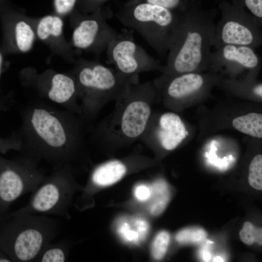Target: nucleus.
I'll use <instances>...</instances> for the list:
<instances>
[{
	"label": "nucleus",
	"mask_w": 262,
	"mask_h": 262,
	"mask_svg": "<svg viewBox=\"0 0 262 262\" xmlns=\"http://www.w3.org/2000/svg\"><path fill=\"white\" fill-rule=\"evenodd\" d=\"M21 124L15 131L22 155L46 162L53 169L70 165L85 148L88 124L81 115L34 100L20 110Z\"/></svg>",
	"instance_id": "f257e3e1"
},
{
	"label": "nucleus",
	"mask_w": 262,
	"mask_h": 262,
	"mask_svg": "<svg viewBox=\"0 0 262 262\" xmlns=\"http://www.w3.org/2000/svg\"><path fill=\"white\" fill-rule=\"evenodd\" d=\"M217 11L190 0L169 49L164 67L169 75L197 72L208 66L215 36Z\"/></svg>",
	"instance_id": "f03ea898"
},
{
	"label": "nucleus",
	"mask_w": 262,
	"mask_h": 262,
	"mask_svg": "<svg viewBox=\"0 0 262 262\" xmlns=\"http://www.w3.org/2000/svg\"><path fill=\"white\" fill-rule=\"evenodd\" d=\"M71 70L76 82L81 115L88 124L94 120L103 106L123 97L138 75L128 76L96 61L76 59Z\"/></svg>",
	"instance_id": "7ed1b4c3"
},
{
	"label": "nucleus",
	"mask_w": 262,
	"mask_h": 262,
	"mask_svg": "<svg viewBox=\"0 0 262 262\" xmlns=\"http://www.w3.org/2000/svg\"><path fill=\"white\" fill-rule=\"evenodd\" d=\"M155 87L150 82L138 83L115 102L113 113L92 134L99 144L126 145L140 139L150 120V99Z\"/></svg>",
	"instance_id": "20e7f679"
},
{
	"label": "nucleus",
	"mask_w": 262,
	"mask_h": 262,
	"mask_svg": "<svg viewBox=\"0 0 262 262\" xmlns=\"http://www.w3.org/2000/svg\"><path fill=\"white\" fill-rule=\"evenodd\" d=\"M182 13L147 2L123 7L115 14L125 26L139 33L161 57L168 52Z\"/></svg>",
	"instance_id": "39448f33"
},
{
	"label": "nucleus",
	"mask_w": 262,
	"mask_h": 262,
	"mask_svg": "<svg viewBox=\"0 0 262 262\" xmlns=\"http://www.w3.org/2000/svg\"><path fill=\"white\" fill-rule=\"evenodd\" d=\"M8 233V252L13 261L35 262L44 246L58 233L59 224L46 215H15Z\"/></svg>",
	"instance_id": "423d86ee"
},
{
	"label": "nucleus",
	"mask_w": 262,
	"mask_h": 262,
	"mask_svg": "<svg viewBox=\"0 0 262 262\" xmlns=\"http://www.w3.org/2000/svg\"><path fill=\"white\" fill-rule=\"evenodd\" d=\"M18 78L23 87L33 90L45 101L81 115L76 82L71 71L62 73L47 69L40 72L27 66L20 70Z\"/></svg>",
	"instance_id": "0eeeda50"
},
{
	"label": "nucleus",
	"mask_w": 262,
	"mask_h": 262,
	"mask_svg": "<svg viewBox=\"0 0 262 262\" xmlns=\"http://www.w3.org/2000/svg\"><path fill=\"white\" fill-rule=\"evenodd\" d=\"M70 165L53 169L33 192L28 203L15 215L36 214L65 216L74 189Z\"/></svg>",
	"instance_id": "6e6552de"
},
{
	"label": "nucleus",
	"mask_w": 262,
	"mask_h": 262,
	"mask_svg": "<svg viewBox=\"0 0 262 262\" xmlns=\"http://www.w3.org/2000/svg\"><path fill=\"white\" fill-rule=\"evenodd\" d=\"M112 14L108 6H103L90 14L75 7L69 15L73 30L69 43L71 47L97 56L100 54L118 33L106 21Z\"/></svg>",
	"instance_id": "1a4fd4ad"
},
{
	"label": "nucleus",
	"mask_w": 262,
	"mask_h": 262,
	"mask_svg": "<svg viewBox=\"0 0 262 262\" xmlns=\"http://www.w3.org/2000/svg\"><path fill=\"white\" fill-rule=\"evenodd\" d=\"M218 7L222 15L215 25L213 47L233 44L255 49L262 44V27L247 11L227 0H221Z\"/></svg>",
	"instance_id": "9d476101"
},
{
	"label": "nucleus",
	"mask_w": 262,
	"mask_h": 262,
	"mask_svg": "<svg viewBox=\"0 0 262 262\" xmlns=\"http://www.w3.org/2000/svg\"><path fill=\"white\" fill-rule=\"evenodd\" d=\"M35 159L22 155L9 161L0 158V201L10 204L22 195L35 191L45 175Z\"/></svg>",
	"instance_id": "9b49d317"
},
{
	"label": "nucleus",
	"mask_w": 262,
	"mask_h": 262,
	"mask_svg": "<svg viewBox=\"0 0 262 262\" xmlns=\"http://www.w3.org/2000/svg\"><path fill=\"white\" fill-rule=\"evenodd\" d=\"M131 29H123L111 41L106 50L110 63L128 76L152 70L164 71V66L135 42Z\"/></svg>",
	"instance_id": "f8f14e48"
},
{
	"label": "nucleus",
	"mask_w": 262,
	"mask_h": 262,
	"mask_svg": "<svg viewBox=\"0 0 262 262\" xmlns=\"http://www.w3.org/2000/svg\"><path fill=\"white\" fill-rule=\"evenodd\" d=\"M1 46L5 54L26 53L37 40L32 17L12 3L0 8Z\"/></svg>",
	"instance_id": "ddd939ff"
},
{
	"label": "nucleus",
	"mask_w": 262,
	"mask_h": 262,
	"mask_svg": "<svg viewBox=\"0 0 262 262\" xmlns=\"http://www.w3.org/2000/svg\"><path fill=\"white\" fill-rule=\"evenodd\" d=\"M63 19L54 13L32 17L37 39L47 46L52 55L73 63L76 60L75 51L65 38Z\"/></svg>",
	"instance_id": "4468645a"
},
{
	"label": "nucleus",
	"mask_w": 262,
	"mask_h": 262,
	"mask_svg": "<svg viewBox=\"0 0 262 262\" xmlns=\"http://www.w3.org/2000/svg\"><path fill=\"white\" fill-rule=\"evenodd\" d=\"M209 56L208 66L227 69H256L261 61L255 49L244 45L227 44L215 48Z\"/></svg>",
	"instance_id": "2eb2a0df"
},
{
	"label": "nucleus",
	"mask_w": 262,
	"mask_h": 262,
	"mask_svg": "<svg viewBox=\"0 0 262 262\" xmlns=\"http://www.w3.org/2000/svg\"><path fill=\"white\" fill-rule=\"evenodd\" d=\"M187 133L185 126L178 115L168 112L160 116L156 136L165 150L176 148L185 139Z\"/></svg>",
	"instance_id": "dca6fc26"
},
{
	"label": "nucleus",
	"mask_w": 262,
	"mask_h": 262,
	"mask_svg": "<svg viewBox=\"0 0 262 262\" xmlns=\"http://www.w3.org/2000/svg\"><path fill=\"white\" fill-rule=\"evenodd\" d=\"M166 76L169 78L165 88L166 95L173 99H180L199 91L205 84L204 76L197 72Z\"/></svg>",
	"instance_id": "f3484780"
},
{
	"label": "nucleus",
	"mask_w": 262,
	"mask_h": 262,
	"mask_svg": "<svg viewBox=\"0 0 262 262\" xmlns=\"http://www.w3.org/2000/svg\"><path fill=\"white\" fill-rule=\"evenodd\" d=\"M148 229L147 222L139 217L122 218L117 224V231L120 237L126 243L132 244H138L144 240Z\"/></svg>",
	"instance_id": "a211bd4d"
},
{
	"label": "nucleus",
	"mask_w": 262,
	"mask_h": 262,
	"mask_svg": "<svg viewBox=\"0 0 262 262\" xmlns=\"http://www.w3.org/2000/svg\"><path fill=\"white\" fill-rule=\"evenodd\" d=\"M127 171V167L123 162L109 161L94 169L91 175V183L98 186L112 185L122 179Z\"/></svg>",
	"instance_id": "6ab92c4d"
},
{
	"label": "nucleus",
	"mask_w": 262,
	"mask_h": 262,
	"mask_svg": "<svg viewBox=\"0 0 262 262\" xmlns=\"http://www.w3.org/2000/svg\"><path fill=\"white\" fill-rule=\"evenodd\" d=\"M151 201L148 210L153 215H158L166 208L169 199L170 192L166 183L163 180L155 182L151 186Z\"/></svg>",
	"instance_id": "aec40b11"
},
{
	"label": "nucleus",
	"mask_w": 262,
	"mask_h": 262,
	"mask_svg": "<svg viewBox=\"0 0 262 262\" xmlns=\"http://www.w3.org/2000/svg\"><path fill=\"white\" fill-rule=\"evenodd\" d=\"M232 125L238 131L251 136L262 137V115L251 113L235 118Z\"/></svg>",
	"instance_id": "412c9836"
},
{
	"label": "nucleus",
	"mask_w": 262,
	"mask_h": 262,
	"mask_svg": "<svg viewBox=\"0 0 262 262\" xmlns=\"http://www.w3.org/2000/svg\"><path fill=\"white\" fill-rule=\"evenodd\" d=\"M67 257V250L65 244L62 241L56 243L51 242L42 248L35 262H63Z\"/></svg>",
	"instance_id": "4be33fe9"
},
{
	"label": "nucleus",
	"mask_w": 262,
	"mask_h": 262,
	"mask_svg": "<svg viewBox=\"0 0 262 262\" xmlns=\"http://www.w3.org/2000/svg\"><path fill=\"white\" fill-rule=\"evenodd\" d=\"M190 0H128L123 6H127L139 2H147L159 5L170 10L184 12L187 8Z\"/></svg>",
	"instance_id": "5701e85b"
},
{
	"label": "nucleus",
	"mask_w": 262,
	"mask_h": 262,
	"mask_svg": "<svg viewBox=\"0 0 262 262\" xmlns=\"http://www.w3.org/2000/svg\"><path fill=\"white\" fill-rule=\"evenodd\" d=\"M248 182L255 189H262V155H256L249 167Z\"/></svg>",
	"instance_id": "b1692460"
},
{
	"label": "nucleus",
	"mask_w": 262,
	"mask_h": 262,
	"mask_svg": "<svg viewBox=\"0 0 262 262\" xmlns=\"http://www.w3.org/2000/svg\"><path fill=\"white\" fill-rule=\"evenodd\" d=\"M206 238V232L202 229L189 228L179 231L176 236V240L181 244L198 243Z\"/></svg>",
	"instance_id": "393cba45"
},
{
	"label": "nucleus",
	"mask_w": 262,
	"mask_h": 262,
	"mask_svg": "<svg viewBox=\"0 0 262 262\" xmlns=\"http://www.w3.org/2000/svg\"><path fill=\"white\" fill-rule=\"evenodd\" d=\"M170 242V236L166 231H162L155 237L151 246V254L157 260L165 255Z\"/></svg>",
	"instance_id": "a878e982"
},
{
	"label": "nucleus",
	"mask_w": 262,
	"mask_h": 262,
	"mask_svg": "<svg viewBox=\"0 0 262 262\" xmlns=\"http://www.w3.org/2000/svg\"><path fill=\"white\" fill-rule=\"evenodd\" d=\"M241 240L246 245H251L254 242L262 245V229H256L249 222H246L239 233Z\"/></svg>",
	"instance_id": "bb28decb"
},
{
	"label": "nucleus",
	"mask_w": 262,
	"mask_h": 262,
	"mask_svg": "<svg viewBox=\"0 0 262 262\" xmlns=\"http://www.w3.org/2000/svg\"><path fill=\"white\" fill-rule=\"evenodd\" d=\"M230 2L244 8L257 20L262 27V0H230Z\"/></svg>",
	"instance_id": "cd10ccee"
},
{
	"label": "nucleus",
	"mask_w": 262,
	"mask_h": 262,
	"mask_svg": "<svg viewBox=\"0 0 262 262\" xmlns=\"http://www.w3.org/2000/svg\"><path fill=\"white\" fill-rule=\"evenodd\" d=\"M77 0H53V13L63 18L69 16L76 7Z\"/></svg>",
	"instance_id": "c85d7f7f"
},
{
	"label": "nucleus",
	"mask_w": 262,
	"mask_h": 262,
	"mask_svg": "<svg viewBox=\"0 0 262 262\" xmlns=\"http://www.w3.org/2000/svg\"><path fill=\"white\" fill-rule=\"evenodd\" d=\"M109 0H77L76 7L81 12L90 14L104 6Z\"/></svg>",
	"instance_id": "c756f323"
},
{
	"label": "nucleus",
	"mask_w": 262,
	"mask_h": 262,
	"mask_svg": "<svg viewBox=\"0 0 262 262\" xmlns=\"http://www.w3.org/2000/svg\"><path fill=\"white\" fill-rule=\"evenodd\" d=\"M134 196L140 201L145 202L150 197L151 195V186L141 184L136 186L134 190Z\"/></svg>",
	"instance_id": "7c9ffc66"
},
{
	"label": "nucleus",
	"mask_w": 262,
	"mask_h": 262,
	"mask_svg": "<svg viewBox=\"0 0 262 262\" xmlns=\"http://www.w3.org/2000/svg\"><path fill=\"white\" fill-rule=\"evenodd\" d=\"M213 243L211 241H207L205 245L201 249L200 254L202 258L204 261H209L211 259V254L209 251V247L211 244Z\"/></svg>",
	"instance_id": "2f4dec72"
},
{
	"label": "nucleus",
	"mask_w": 262,
	"mask_h": 262,
	"mask_svg": "<svg viewBox=\"0 0 262 262\" xmlns=\"http://www.w3.org/2000/svg\"><path fill=\"white\" fill-rule=\"evenodd\" d=\"M4 55L5 54L4 53L2 49L1 41H0V79L2 73Z\"/></svg>",
	"instance_id": "473e14b6"
},
{
	"label": "nucleus",
	"mask_w": 262,
	"mask_h": 262,
	"mask_svg": "<svg viewBox=\"0 0 262 262\" xmlns=\"http://www.w3.org/2000/svg\"><path fill=\"white\" fill-rule=\"evenodd\" d=\"M13 100L11 98L10 96H3L0 95V103L6 102H13Z\"/></svg>",
	"instance_id": "72a5a7b5"
},
{
	"label": "nucleus",
	"mask_w": 262,
	"mask_h": 262,
	"mask_svg": "<svg viewBox=\"0 0 262 262\" xmlns=\"http://www.w3.org/2000/svg\"><path fill=\"white\" fill-rule=\"evenodd\" d=\"M13 102H6L0 103V112L6 111L10 108Z\"/></svg>",
	"instance_id": "f704fd0d"
},
{
	"label": "nucleus",
	"mask_w": 262,
	"mask_h": 262,
	"mask_svg": "<svg viewBox=\"0 0 262 262\" xmlns=\"http://www.w3.org/2000/svg\"><path fill=\"white\" fill-rule=\"evenodd\" d=\"M11 3L10 0H0V8Z\"/></svg>",
	"instance_id": "c9c22d12"
},
{
	"label": "nucleus",
	"mask_w": 262,
	"mask_h": 262,
	"mask_svg": "<svg viewBox=\"0 0 262 262\" xmlns=\"http://www.w3.org/2000/svg\"><path fill=\"white\" fill-rule=\"evenodd\" d=\"M213 262H224V260L223 258H222L220 256H216L213 259Z\"/></svg>",
	"instance_id": "e433bc0d"
}]
</instances>
